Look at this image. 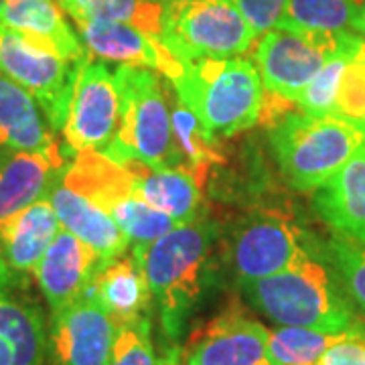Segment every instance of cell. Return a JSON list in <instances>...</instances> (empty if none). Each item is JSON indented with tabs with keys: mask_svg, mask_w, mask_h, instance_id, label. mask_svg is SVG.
Returning a JSON list of instances; mask_svg holds the SVG:
<instances>
[{
	"mask_svg": "<svg viewBox=\"0 0 365 365\" xmlns=\"http://www.w3.org/2000/svg\"><path fill=\"white\" fill-rule=\"evenodd\" d=\"M213 237V223L191 220L175 225L150 244L134 246L132 254L143 266L157 302L163 333L173 343L181 339L189 317L201 300Z\"/></svg>",
	"mask_w": 365,
	"mask_h": 365,
	"instance_id": "cell-1",
	"label": "cell"
},
{
	"mask_svg": "<svg viewBox=\"0 0 365 365\" xmlns=\"http://www.w3.org/2000/svg\"><path fill=\"white\" fill-rule=\"evenodd\" d=\"M242 292L278 327L341 333L357 323L345 292L319 254L268 278L242 284Z\"/></svg>",
	"mask_w": 365,
	"mask_h": 365,
	"instance_id": "cell-2",
	"label": "cell"
},
{
	"mask_svg": "<svg viewBox=\"0 0 365 365\" xmlns=\"http://www.w3.org/2000/svg\"><path fill=\"white\" fill-rule=\"evenodd\" d=\"M270 143L290 187L317 191L365 148V126L335 114L287 112L270 126Z\"/></svg>",
	"mask_w": 365,
	"mask_h": 365,
	"instance_id": "cell-3",
	"label": "cell"
},
{
	"mask_svg": "<svg viewBox=\"0 0 365 365\" xmlns=\"http://www.w3.org/2000/svg\"><path fill=\"white\" fill-rule=\"evenodd\" d=\"M170 83L182 104L191 108L215 136H234L260 122L264 86L252 59L191 61Z\"/></svg>",
	"mask_w": 365,
	"mask_h": 365,
	"instance_id": "cell-4",
	"label": "cell"
},
{
	"mask_svg": "<svg viewBox=\"0 0 365 365\" xmlns=\"http://www.w3.org/2000/svg\"><path fill=\"white\" fill-rule=\"evenodd\" d=\"M118 93V130L108 150L112 160L138 158L148 165H173L170 136V81L140 66H120L114 71Z\"/></svg>",
	"mask_w": 365,
	"mask_h": 365,
	"instance_id": "cell-5",
	"label": "cell"
},
{
	"mask_svg": "<svg viewBox=\"0 0 365 365\" xmlns=\"http://www.w3.org/2000/svg\"><path fill=\"white\" fill-rule=\"evenodd\" d=\"M59 179L104 209L134 246L150 244L179 225L165 213L150 207L136 193L130 175L102 153H76L59 173Z\"/></svg>",
	"mask_w": 365,
	"mask_h": 365,
	"instance_id": "cell-6",
	"label": "cell"
},
{
	"mask_svg": "<svg viewBox=\"0 0 365 365\" xmlns=\"http://www.w3.org/2000/svg\"><path fill=\"white\" fill-rule=\"evenodd\" d=\"M364 39L355 33H297L270 29L254 47L264 93L294 104L299 93L329 59L355 55Z\"/></svg>",
	"mask_w": 365,
	"mask_h": 365,
	"instance_id": "cell-7",
	"label": "cell"
},
{
	"mask_svg": "<svg viewBox=\"0 0 365 365\" xmlns=\"http://www.w3.org/2000/svg\"><path fill=\"white\" fill-rule=\"evenodd\" d=\"M258 35L230 0H191L165 9L160 43L182 63L242 57Z\"/></svg>",
	"mask_w": 365,
	"mask_h": 365,
	"instance_id": "cell-8",
	"label": "cell"
},
{
	"mask_svg": "<svg viewBox=\"0 0 365 365\" xmlns=\"http://www.w3.org/2000/svg\"><path fill=\"white\" fill-rule=\"evenodd\" d=\"M79 63H71L25 35L0 25V73L37 100L53 132L61 130L66 124Z\"/></svg>",
	"mask_w": 365,
	"mask_h": 365,
	"instance_id": "cell-9",
	"label": "cell"
},
{
	"mask_svg": "<svg viewBox=\"0 0 365 365\" xmlns=\"http://www.w3.org/2000/svg\"><path fill=\"white\" fill-rule=\"evenodd\" d=\"M313 254L309 237L280 211H258L240 225L232 246V268L242 284L282 272Z\"/></svg>",
	"mask_w": 365,
	"mask_h": 365,
	"instance_id": "cell-10",
	"label": "cell"
},
{
	"mask_svg": "<svg viewBox=\"0 0 365 365\" xmlns=\"http://www.w3.org/2000/svg\"><path fill=\"white\" fill-rule=\"evenodd\" d=\"M118 93L114 73L90 55L78 66L73 91L63 124L67 148L106 153L118 130Z\"/></svg>",
	"mask_w": 365,
	"mask_h": 365,
	"instance_id": "cell-11",
	"label": "cell"
},
{
	"mask_svg": "<svg viewBox=\"0 0 365 365\" xmlns=\"http://www.w3.org/2000/svg\"><path fill=\"white\" fill-rule=\"evenodd\" d=\"M47 353V321L29 292V278L0 258V365H45Z\"/></svg>",
	"mask_w": 365,
	"mask_h": 365,
	"instance_id": "cell-12",
	"label": "cell"
},
{
	"mask_svg": "<svg viewBox=\"0 0 365 365\" xmlns=\"http://www.w3.org/2000/svg\"><path fill=\"white\" fill-rule=\"evenodd\" d=\"M116 323L88 290L49 321L53 365H106L116 339Z\"/></svg>",
	"mask_w": 365,
	"mask_h": 365,
	"instance_id": "cell-13",
	"label": "cell"
},
{
	"mask_svg": "<svg viewBox=\"0 0 365 365\" xmlns=\"http://www.w3.org/2000/svg\"><path fill=\"white\" fill-rule=\"evenodd\" d=\"M268 329L237 309L203 327L185 355V365H276L268 351Z\"/></svg>",
	"mask_w": 365,
	"mask_h": 365,
	"instance_id": "cell-14",
	"label": "cell"
},
{
	"mask_svg": "<svg viewBox=\"0 0 365 365\" xmlns=\"http://www.w3.org/2000/svg\"><path fill=\"white\" fill-rule=\"evenodd\" d=\"M102 268L98 252L86 242L61 230L35 270V280L51 314L81 299Z\"/></svg>",
	"mask_w": 365,
	"mask_h": 365,
	"instance_id": "cell-15",
	"label": "cell"
},
{
	"mask_svg": "<svg viewBox=\"0 0 365 365\" xmlns=\"http://www.w3.org/2000/svg\"><path fill=\"white\" fill-rule=\"evenodd\" d=\"M79 39L91 55L118 61L122 66H140L155 69L160 76L173 81L182 73L181 59L160 43L157 37H150L143 31L124 23L112 21H79L76 23Z\"/></svg>",
	"mask_w": 365,
	"mask_h": 365,
	"instance_id": "cell-16",
	"label": "cell"
},
{
	"mask_svg": "<svg viewBox=\"0 0 365 365\" xmlns=\"http://www.w3.org/2000/svg\"><path fill=\"white\" fill-rule=\"evenodd\" d=\"M63 167L66 157L61 146L51 150L0 148V227L47 197Z\"/></svg>",
	"mask_w": 365,
	"mask_h": 365,
	"instance_id": "cell-17",
	"label": "cell"
},
{
	"mask_svg": "<svg viewBox=\"0 0 365 365\" xmlns=\"http://www.w3.org/2000/svg\"><path fill=\"white\" fill-rule=\"evenodd\" d=\"M118 165L130 175L136 193L150 207L177 223L191 222L195 217L207 173L158 167L138 158H124Z\"/></svg>",
	"mask_w": 365,
	"mask_h": 365,
	"instance_id": "cell-18",
	"label": "cell"
},
{
	"mask_svg": "<svg viewBox=\"0 0 365 365\" xmlns=\"http://www.w3.org/2000/svg\"><path fill=\"white\" fill-rule=\"evenodd\" d=\"M47 199L61 227L98 252L102 268L126 254L130 246L128 235L118 227L104 209L67 187L59 177L53 181Z\"/></svg>",
	"mask_w": 365,
	"mask_h": 365,
	"instance_id": "cell-19",
	"label": "cell"
},
{
	"mask_svg": "<svg viewBox=\"0 0 365 365\" xmlns=\"http://www.w3.org/2000/svg\"><path fill=\"white\" fill-rule=\"evenodd\" d=\"M0 25L25 35L71 63H79L90 55L66 21L57 0H2Z\"/></svg>",
	"mask_w": 365,
	"mask_h": 365,
	"instance_id": "cell-20",
	"label": "cell"
},
{
	"mask_svg": "<svg viewBox=\"0 0 365 365\" xmlns=\"http://www.w3.org/2000/svg\"><path fill=\"white\" fill-rule=\"evenodd\" d=\"M313 201L335 235L365 244V148L314 191Z\"/></svg>",
	"mask_w": 365,
	"mask_h": 365,
	"instance_id": "cell-21",
	"label": "cell"
},
{
	"mask_svg": "<svg viewBox=\"0 0 365 365\" xmlns=\"http://www.w3.org/2000/svg\"><path fill=\"white\" fill-rule=\"evenodd\" d=\"M61 230L49 199L43 197L0 227V258L14 274L31 278Z\"/></svg>",
	"mask_w": 365,
	"mask_h": 365,
	"instance_id": "cell-22",
	"label": "cell"
},
{
	"mask_svg": "<svg viewBox=\"0 0 365 365\" xmlns=\"http://www.w3.org/2000/svg\"><path fill=\"white\" fill-rule=\"evenodd\" d=\"M91 297L112 317L116 327L128 325L148 317L153 292L143 266L132 256H120L100 268L90 288Z\"/></svg>",
	"mask_w": 365,
	"mask_h": 365,
	"instance_id": "cell-23",
	"label": "cell"
},
{
	"mask_svg": "<svg viewBox=\"0 0 365 365\" xmlns=\"http://www.w3.org/2000/svg\"><path fill=\"white\" fill-rule=\"evenodd\" d=\"M59 143L37 100L0 73V148L51 150Z\"/></svg>",
	"mask_w": 365,
	"mask_h": 365,
	"instance_id": "cell-24",
	"label": "cell"
},
{
	"mask_svg": "<svg viewBox=\"0 0 365 365\" xmlns=\"http://www.w3.org/2000/svg\"><path fill=\"white\" fill-rule=\"evenodd\" d=\"M170 136H173V165L175 169L191 173H209L213 163H222L220 140L199 120L191 108L182 104L177 91L169 86Z\"/></svg>",
	"mask_w": 365,
	"mask_h": 365,
	"instance_id": "cell-25",
	"label": "cell"
},
{
	"mask_svg": "<svg viewBox=\"0 0 365 365\" xmlns=\"http://www.w3.org/2000/svg\"><path fill=\"white\" fill-rule=\"evenodd\" d=\"M365 9V0H288L278 29L297 33H347Z\"/></svg>",
	"mask_w": 365,
	"mask_h": 365,
	"instance_id": "cell-26",
	"label": "cell"
},
{
	"mask_svg": "<svg viewBox=\"0 0 365 365\" xmlns=\"http://www.w3.org/2000/svg\"><path fill=\"white\" fill-rule=\"evenodd\" d=\"M165 9L150 0H81L69 16L79 21H112L124 23L150 37L160 39L165 25Z\"/></svg>",
	"mask_w": 365,
	"mask_h": 365,
	"instance_id": "cell-27",
	"label": "cell"
},
{
	"mask_svg": "<svg viewBox=\"0 0 365 365\" xmlns=\"http://www.w3.org/2000/svg\"><path fill=\"white\" fill-rule=\"evenodd\" d=\"M341 333H327L304 327H276L268 333V351L276 365H317L319 357L341 337Z\"/></svg>",
	"mask_w": 365,
	"mask_h": 365,
	"instance_id": "cell-28",
	"label": "cell"
},
{
	"mask_svg": "<svg viewBox=\"0 0 365 365\" xmlns=\"http://www.w3.org/2000/svg\"><path fill=\"white\" fill-rule=\"evenodd\" d=\"M355 55H337V57L329 59L325 66L319 69V73L309 81V86L300 91L299 98L294 100V104L300 112L311 114V116L335 114L341 79L345 73V67Z\"/></svg>",
	"mask_w": 365,
	"mask_h": 365,
	"instance_id": "cell-29",
	"label": "cell"
},
{
	"mask_svg": "<svg viewBox=\"0 0 365 365\" xmlns=\"http://www.w3.org/2000/svg\"><path fill=\"white\" fill-rule=\"evenodd\" d=\"M329 256L339 272L345 294L365 313V244L337 235L329 244Z\"/></svg>",
	"mask_w": 365,
	"mask_h": 365,
	"instance_id": "cell-30",
	"label": "cell"
},
{
	"mask_svg": "<svg viewBox=\"0 0 365 365\" xmlns=\"http://www.w3.org/2000/svg\"><path fill=\"white\" fill-rule=\"evenodd\" d=\"M106 365H160L155 353L148 317L118 327Z\"/></svg>",
	"mask_w": 365,
	"mask_h": 365,
	"instance_id": "cell-31",
	"label": "cell"
},
{
	"mask_svg": "<svg viewBox=\"0 0 365 365\" xmlns=\"http://www.w3.org/2000/svg\"><path fill=\"white\" fill-rule=\"evenodd\" d=\"M335 116L365 126V59L355 55L341 79Z\"/></svg>",
	"mask_w": 365,
	"mask_h": 365,
	"instance_id": "cell-32",
	"label": "cell"
},
{
	"mask_svg": "<svg viewBox=\"0 0 365 365\" xmlns=\"http://www.w3.org/2000/svg\"><path fill=\"white\" fill-rule=\"evenodd\" d=\"M317 365H365V327L355 323L327 349Z\"/></svg>",
	"mask_w": 365,
	"mask_h": 365,
	"instance_id": "cell-33",
	"label": "cell"
},
{
	"mask_svg": "<svg viewBox=\"0 0 365 365\" xmlns=\"http://www.w3.org/2000/svg\"><path fill=\"white\" fill-rule=\"evenodd\" d=\"M240 14L248 21L254 33L260 37L266 31L276 29L288 0H230Z\"/></svg>",
	"mask_w": 365,
	"mask_h": 365,
	"instance_id": "cell-34",
	"label": "cell"
},
{
	"mask_svg": "<svg viewBox=\"0 0 365 365\" xmlns=\"http://www.w3.org/2000/svg\"><path fill=\"white\" fill-rule=\"evenodd\" d=\"M355 33H357V35H359V37L365 41V9L361 11V14H359L357 23H355Z\"/></svg>",
	"mask_w": 365,
	"mask_h": 365,
	"instance_id": "cell-35",
	"label": "cell"
},
{
	"mask_svg": "<svg viewBox=\"0 0 365 365\" xmlns=\"http://www.w3.org/2000/svg\"><path fill=\"white\" fill-rule=\"evenodd\" d=\"M57 2H59V6H61V9H63L67 14H69L71 11H73V9H76V6H78L81 0H57Z\"/></svg>",
	"mask_w": 365,
	"mask_h": 365,
	"instance_id": "cell-36",
	"label": "cell"
},
{
	"mask_svg": "<svg viewBox=\"0 0 365 365\" xmlns=\"http://www.w3.org/2000/svg\"><path fill=\"white\" fill-rule=\"evenodd\" d=\"M150 2H158L163 6H170V4H177V2H191V0H150Z\"/></svg>",
	"mask_w": 365,
	"mask_h": 365,
	"instance_id": "cell-37",
	"label": "cell"
},
{
	"mask_svg": "<svg viewBox=\"0 0 365 365\" xmlns=\"http://www.w3.org/2000/svg\"><path fill=\"white\" fill-rule=\"evenodd\" d=\"M357 55H359V57H364V59H365V41H364V43H361V47H359V51H357Z\"/></svg>",
	"mask_w": 365,
	"mask_h": 365,
	"instance_id": "cell-38",
	"label": "cell"
},
{
	"mask_svg": "<svg viewBox=\"0 0 365 365\" xmlns=\"http://www.w3.org/2000/svg\"><path fill=\"white\" fill-rule=\"evenodd\" d=\"M160 365H175V359H167V361H160Z\"/></svg>",
	"mask_w": 365,
	"mask_h": 365,
	"instance_id": "cell-39",
	"label": "cell"
},
{
	"mask_svg": "<svg viewBox=\"0 0 365 365\" xmlns=\"http://www.w3.org/2000/svg\"><path fill=\"white\" fill-rule=\"evenodd\" d=\"M0 6H2V0H0Z\"/></svg>",
	"mask_w": 365,
	"mask_h": 365,
	"instance_id": "cell-40",
	"label": "cell"
}]
</instances>
